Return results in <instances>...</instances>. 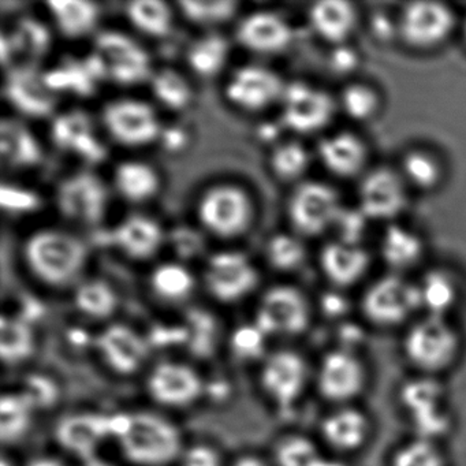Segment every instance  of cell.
<instances>
[{"label":"cell","mask_w":466,"mask_h":466,"mask_svg":"<svg viewBox=\"0 0 466 466\" xmlns=\"http://www.w3.org/2000/svg\"><path fill=\"white\" fill-rule=\"evenodd\" d=\"M148 387L155 400L165 405L178 406L198 397L201 381L189 367L165 362L155 368Z\"/></svg>","instance_id":"cell-20"},{"label":"cell","mask_w":466,"mask_h":466,"mask_svg":"<svg viewBox=\"0 0 466 466\" xmlns=\"http://www.w3.org/2000/svg\"><path fill=\"white\" fill-rule=\"evenodd\" d=\"M272 166L278 176L285 179H294L307 171L309 155L301 144H285L275 151Z\"/></svg>","instance_id":"cell-48"},{"label":"cell","mask_w":466,"mask_h":466,"mask_svg":"<svg viewBox=\"0 0 466 466\" xmlns=\"http://www.w3.org/2000/svg\"><path fill=\"white\" fill-rule=\"evenodd\" d=\"M119 439L125 455L141 465H163L181 449L177 428L155 414L130 416L129 427Z\"/></svg>","instance_id":"cell-3"},{"label":"cell","mask_w":466,"mask_h":466,"mask_svg":"<svg viewBox=\"0 0 466 466\" xmlns=\"http://www.w3.org/2000/svg\"><path fill=\"white\" fill-rule=\"evenodd\" d=\"M116 182L119 192L132 201L148 198L157 189V173L146 163H122L116 168Z\"/></svg>","instance_id":"cell-36"},{"label":"cell","mask_w":466,"mask_h":466,"mask_svg":"<svg viewBox=\"0 0 466 466\" xmlns=\"http://www.w3.org/2000/svg\"><path fill=\"white\" fill-rule=\"evenodd\" d=\"M310 24L316 34L329 45H348L359 25V12L354 5L343 0H323L313 5Z\"/></svg>","instance_id":"cell-23"},{"label":"cell","mask_w":466,"mask_h":466,"mask_svg":"<svg viewBox=\"0 0 466 466\" xmlns=\"http://www.w3.org/2000/svg\"><path fill=\"white\" fill-rule=\"evenodd\" d=\"M96 54L102 56L107 75L122 84L144 80L149 73V58L135 42L116 32H105L96 40Z\"/></svg>","instance_id":"cell-14"},{"label":"cell","mask_w":466,"mask_h":466,"mask_svg":"<svg viewBox=\"0 0 466 466\" xmlns=\"http://www.w3.org/2000/svg\"><path fill=\"white\" fill-rule=\"evenodd\" d=\"M46 86L51 91H62L69 89L78 95H91L95 89V80L96 78L89 72L86 65L78 64V62L67 61L58 69L43 75Z\"/></svg>","instance_id":"cell-40"},{"label":"cell","mask_w":466,"mask_h":466,"mask_svg":"<svg viewBox=\"0 0 466 466\" xmlns=\"http://www.w3.org/2000/svg\"><path fill=\"white\" fill-rule=\"evenodd\" d=\"M290 26L272 13H256L244 20L238 39L250 50L272 53L285 48L291 40Z\"/></svg>","instance_id":"cell-28"},{"label":"cell","mask_w":466,"mask_h":466,"mask_svg":"<svg viewBox=\"0 0 466 466\" xmlns=\"http://www.w3.org/2000/svg\"><path fill=\"white\" fill-rule=\"evenodd\" d=\"M319 157L324 167L338 178L350 179L367 173V144L360 136L338 132L327 136L319 144Z\"/></svg>","instance_id":"cell-16"},{"label":"cell","mask_w":466,"mask_h":466,"mask_svg":"<svg viewBox=\"0 0 466 466\" xmlns=\"http://www.w3.org/2000/svg\"><path fill=\"white\" fill-rule=\"evenodd\" d=\"M255 269L239 253H220L209 261L207 283L209 290L222 301H234L256 285Z\"/></svg>","instance_id":"cell-17"},{"label":"cell","mask_w":466,"mask_h":466,"mask_svg":"<svg viewBox=\"0 0 466 466\" xmlns=\"http://www.w3.org/2000/svg\"><path fill=\"white\" fill-rule=\"evenodd\" d=\"M174 241H176L177 249H178V252L181 253L184 258H187V256L196 253V250L198 249V244H200L198 237L189 230L178 231Z\"/></svg>","instance_id":"cell-57"},{"label":"cell","mask_w":466,"mask_h":466,"mask_svg":"<svg viewBox=\"0 0 466 466\" xmlns=\"http://www.w3.org/2000/svg\"><path fill=\"white\" fill-rule=\"evenodd\" d=\"M268 258L272 266L277 268H297L304 261L305 248L302 242L294 237L280 234L269 241Z\"/></svg>","instance_id":"cell-49"},{"label":"cell","mask_w":466,"mask_h":466,"mask_svg":"<svg viewBox=\"0 0 466 466\" xmlns=\"http://www.w3.org/2000/svg\"><path fill=\"white\" fill-rule=\"evenodd\" d=\"M0 206L6 211L25 212L32 211L39 206V198L29 190L2 185L0 187Z\"/></svg>","instance_id":"cell-52"},{"label":"cell","mask_w":466,"mask_h":466,"mask_svg":"<svg viewBox=\"0 0 466 466\" xmlns=\"http://www.w3.org/2000/svg\"><path fill=\"white\" fill-rule=\"evenodd\" d=\"M32 466H64L58 461L54 460H40L37 462H35Z\"/></svg>","instance_id":"cell-60"},{"label":"cell","mask_w":466,"mask_h":466,"mask_svg":"<svg viewBox=\"0 0 466 466\" xmlns=\"http://www.w3.org/2000/svg\"><path fill=\"white\" fill-rule=\"evenodd\" d=\"M113 241L132 258H146L159 248L162 230L148 218L133 217L116 228Z\"/></svg>","instance_id":"cell-32"},{"label":"cell","mask_w":466,"mask_h":466,"mask_svg":"<svg viewBox=\"0 0 466 466\" xmlns=\"http://www.w3.org/2000/svg\"><path fill=\"white\" fill-rule=\"evenodd\" d=\"M400 397L419 428L420 438L432 441L431 436L439 435L449 427L450 417L443 409V389L436 381L430 379L409 381Z\"/></svg>","instance_id":"cell-13"},{"label":"cell","mask_w":466,"mask_h":466,"mask_svg":"<svg viewBox=\"0 0 466 466\" xmlns=\"http://www.w3.org/2000/svg\"><path fill=\"white\" fill-rule=\"evenodd\" d=\"M416 288L420 309H424L428 316L447 318L460 297V288L454 275L443 268L425 272L416 283Z\"/></svg>","instance_id":"cell-30"},{"label":"cell","mask_w":466,"mask_h":466,"mask_svg":"<svg viewBox=\"0 0 466 466\" xmlns=\"http://www.w3.org/2000/svg\"><path fill=\"white\" fill-rule=\"evenodd\" d=\"M76 305L81 312L92 318H106L116 309V297L105 282L92 280L78 289Z\"/></svg>","instance_id":"cell-42"},{"label":"cell","mask_w":466,"mask_h":466,"mask_svg":"<svg viewBox=\"0 0 466 466\" xmlns=\"http://www.w3.org/2000/svg\"><path fill=\"white\" fill-rule=\"evenodd\" d=\"M51 132L56 146L72 149L86 159L96 162L105 157V148L95 138L89 119L80 111L58 116Z\"/></svg>","instance_id":"cell-29"},{"label":"cell","mask_w":466,"mask_h":466,"mask_svg":"<svg viewBox=\"0 0 466 466\" xmlns=\"http://www.w3.org/2000/svg\"><path fill=\"white\" fill-rule=\"evenodd\" d=\"M0 154L13 166L36 165L42 157L39 144L20 122L5 119L0 127Z\"/></svg>","instance_id":"cell-33"},{"label":"cell","mask_w":466,"mask_h":466,"mask_svg":"<svg viewBox=\"0 0 466 466\" xmlns=\"http://www.w3.org/2000/svg\"><path fill=\"white\" fill-rule=\"evenodd\" d=\"M359 54L348 45L337 46L331 56L332 69L338 73H350L359 65Z\"/></svg>","instance_id":"cell-55"},{"label":"cell","mask_w":466,"mask_h":466,"mask_svg":"<svg viewBox=\"0 0 466 466\" xmlns=\"http://www.w3.org/2000/svg\"><path fill=\"white\" fill-rule=\"evenodd\" d=\"M105 185L94 174L83 173L62 182L56 193L59 211L70 219L97 223L105 215Z\"/></svg>","instance_id":"cell-12"},{"label":"cell","mask_w":466,"mask_h":466,"mask_svg":"<svg viewBox=\"0 0 466 466\" xmlns=\"http://www.w3.org/2000/svg\"><path fill=\"white\" fill-rule=\"evenodd\" d=\"M398 36L414 50H432L443 45L455 28V15L438 2L406 5L397 18Z\"/></svg>","instance_id":"cell-5"},{"label":"cell","mask_w":466,"mask_h":466,"mask_svg":"<svg viewBox=\"0 0 466 466\" xmlns=\"http://www.w3.org/2000/svg\"><path fill=\"white\" fill-rule=\"evenodd\" d=\"M179 6L196 23H219L234 15L237 4L233 0H182Z\"/></svg>","instance_id":"cell-47"},{"label":"cell","mask_w":466,"mask_h":466,"mask_svg":"<svg viewBox=\"0 0 466 466\" xmlns=\"http://www.w3.org/2000/svg\"><path fill=\"white\" fill-rule=\"evenodd\" d=\"M280 466H321L318 450L307 439L293 438L280 446L278 451Z\"/></svg>","instance_id":"cell-50"},{"label":"cell","mask_w":466,"mask_h":466,"mask_svg":"<svg viewBox=\"0 0 466 466\" xmlns=\"http://www.w3.org/2000/svg\"><path fill=\"white\" fill-rule=\"evenodd\" d=\"M263 334L258 327H242L233 337V346L237 353L245 357L258 356L263 350Z\"/></svg>","instance_id":"cell-53"},{"label":"cell","mask_w":466,"mask_h":466,"mask_svg":"<svg viewBox=\"0 0 466 466\" xmlns=\"http://www.w3.org/2000/svg\"><path fill=\"white\" fill-rule=\"evenodd\" d=\"M357 198V207L368 219L394 223L408 206L409 187L400 171L376 167L361 177Z\"/></svg>","instance_id":"cell-6"},{"label":"cell","mask_w":466,"mask_h":466,"mask_svg":"<svg viewBox=\"0 0 466 466\" xmlns=\"http://www.w3.org/2000/svg\"><path fill=\"white\" fill-rule=\"evenodd\" d=\"M34 406H48L56 400V389L53 381L42 376H32L24 392Z\"/></svg>","instance_id":"cell-54"},{"label":"cell","mask_w":466,"mask_h":466,"mask_svg":"<svg viewBox=\"0 0 466 466\" xmlns=\"http://www.w3.org/2000/svg\"><path fill=\"white\" fill-rule=\"evenodd\" d=\"M113 433V417L99 414H77L67 417L59 424L56 436L65 449L91 458L100 441Z\"/></svg>","instance_id":"cell-24"},{"label":"cell","mask_w":466,"mask_h":466,"mask_svg":"<svg viewBox=\"0 0 466 466\" xmlns=\"http://www.w3.org/2000/svg\"><path fill=\"white\" fill-rule=\"evenodd\" d=\"M34 408L25 394H5L0 400V436L4 441L20 438L31 421Z\"/></svg>","instance_id":"cell-39"},{"label":"cell","mask_w":466,"mask_h":466,"mask_svg":"<svg viewBox=\"0 0 466 466\" xmlns=\"http://www.w3.org/2000/svg\"><path fill=\"white\" fill-rule=\"evenodd\" d=\"M127 15L141 31L165 36L171 26V10L160 0H135L127 5Z\"/></svg>","instance_id":"cell-37"},{"label":"cell","mask_w":466,"mask_h":466,"mask_svg":"<svg viewBox=\"0 0 466 466\" xmlns=\"http://www.w3.org/2000/svg\"><path fill=\"white\" fill-rule=\"evenodd\" d=\"M89 466H105L103 465V463H100V462H92L91 465Z\"/></svg>","instance_id":"cell-62"},{"label":"cell","mask_w":466,"mask_h":466,"mask_svg":"<svg viewBox=\"0 0 466 466\" xmlns=\"http://www.w3.org/2000/svg\"><path fill=\"white\" fill-rule=\"evenodd\" d=\"M166 146L170 149H177L184 144L185 136L181 130L171 129L167 130L165 135Z\"/></svg>","instance_id":"cell-58"},{"label":"cell","mask_w":466,"mask_h":466,"mask_svg":"<svg viewBox=\"0 0 466 466\" xmlns=\"http://www.w3.org/2000/svg\"><path fill=\"white\" fill-rule=\"evenodd\" d=\"M345 206L337 190L323 182L299 185L290 201L294 228L305 236H320L335 228Z\"/></svg>","instance_id":"cell-7"},{"label":"cell","mask_w":466,"mask_h":466,"mask_svg":"<svg viewBox=\"0 0 466 466\" xmlns=\"http://www.w3.org/2000/svg\"><path fill=\"white\" fill-rule=\"evenodd\" d=\"M380 255L384 263L398 272L408 271L421 261L425 242L414 228L400 223H390L380 239Z\"/></svg>","instance_id":"cell-27"},{"label":"cell","mask_w":466,"mask_h":466,"mask_svg":"<svg viewBox=\"0 0 466 466\" xmlns=\"http://www.w3.org/2000/svg\"><path fill=\"white\" fill-rule=\"evenodd\" d=\"M367 383V370L361 360L346 349L329 351L321 360L318 372L320 394L340 406L356 400Z\"/></svg>","instance_id":"cell-8"},{"label":"cell","mask_w":466,"mask_h":466,"mask_svg":"<svg viewBox=\"0 0 466 466\" xmlns=\"http://www.w3.org/2000/svg\"><path fill=\"white\" fill-rule=\"evenodd\" d=\"M226 54L228 43L222 37H207L193 46L189 53V62L193 69L200 75H214L222 67Z\"/></svg>","instance_id":"cell-44"},{"label":"cell","mask_w":466,"mask_h":466,"mask_svg":"<svg viewBox=\"0 0 466 466\" xmlns=\"http://www.w3.org/2000/svg\"><path fill=\"white\" fill-rule=\"evenodd\" d=\"M400 176L405 179L409 189H435L444 178V166L435 152L425 148H414L406 152L400 160Z\"/></svg>","instance_id":"cell-31"},{"label":"cell","mask_w":466,"mask_h":466,"mask_svg":"<svg viewBox=\"0 0 466 466\" xmlns=\"http://www.w3.org/2000/svg\"><path fill=\"white\" fill-rule=\"evenodd\" d=\"M338 107L353 121L368 122L380 111L381 97L370 84L351 83L340 92Z\"/></svg>","instance_id":"cell-35"},{"label":"cell","mask_w":466,"mask_h":466,"mask_svg":"<svg viewBox=\"0 0 466 466\" xmlns=\"http://www.w3.org/2000/svg\"><path fill=\"white\" fill-rule=\"evenodd\" d=\"M51 12L66 36H81L94 28L97 6L86 0H51Z\"/></svg>","instance_id":"cell-34"},{"label":"cell","mask_w":466,"mask_h":466,"mask_svg":"<svg viewBox=\"0 0 466 466\" xmlns=\"http://www.w3.org/2000/svg\"><path fill=\"white\" fill-rule=\"evenodd\" d=\"M25 256L37 277L53 285H62L83 268L86 250L80 239L69 234L42 231L29 238Z\"/></svg>","instance_id":"cell-2"},{"label":"cell","mask_w":466,"mask_h":466,"mask_svg":"<svg viewBox=\"0 0 466 466\" xmlns=\"http://www.w3.org/2000/svg\"><path fill=\"white\" fill-rule=\"evenodd\" d=\"M7 40H9L12 53L15 51L23 56L37 58L47 50L50 45V34L40 21L35 18H23L18 21L15 32Z\"/></svg>","instance_id":"cell-41"},{"label":"cell","mask_w":466,"mask_h":466,"mask_svg":"<svg viewBox=\"0 0 466 466\" xmlns=\"http://www.w3.org/2000/svg\"><path fill=\"white\" fill-rule=\"evenodd\" d=\"M201 222L220 237H233L244 231L250 219V203L241 189L230 185L206 193L198 207Z\"/></svg>","instance_id":"cell-9"},{"label":"cell","mask_w":466,"mask_h":466,"mask_svg":"<svg viewBox=\"0 0 466 466\" xmlns=\"http://www.w3.org/2000/svg\"><path fill=\"white\" fill-rule=\"evenodd\" d=\"M361 309L375 326H400L420 309L416 283L409 282L400 274L379 278L365 290Z\"/></svg>","instance_id":"cell-4"},{"label":"cell","mask_w":466,"mask_h":466,"mask_svg":"<svg viewBox=\"0 0 466 466\" xmlns=\"http://www.w3.org/2000/svg\"><path fill=\"white\" fill-rule=\"evenodd\" d=\"M34 350V335L24 321L2 319L0 326V356L7 364L23 361Z\"/></svg>","instance_id":"cell-38"},{"label":"cell","mask_w":466,"mask_h":466,"mask_svg":"<svg viewBox=\"0 0 466 466\" xmlns=\"http://www.w3.org/2000/svg\"><path fill=\"white\" fill-rule=\"evenodd\" d=\"M105 124L119 143L127 146L148 143L159 133V124L152 108L135 100H122L107 106Z\"/></svg>","instance_id":"cell-15"},{"label":"cell","mask_w":466,"mask_h":466,"mask_svg":"<svg viewBox=\"0 0 466 466\" xmlns=\"http://www.w3.org/2000/svg\"><path fill=\"white\" fill-rule=\"evenodd\" d=\"M338 103L323 89L291 84L285 91L286 125L299 133H315L329 127Z\"/></svg>","instance_id":"cell-10"},{"label":"cell","mask_w":466,"mask_h":466,"mask_svg":"<svg viewBox=\"0 0 466 466\" xmlns=\"http://www.w3.org/2000/svg\"><path fill=\"white\" fill-rule=\"evenodd\" d=\"M154 92L160 102L171 108H182L189 102V86L174 70H162L155 76Z\"/></svg>","instance_id":"cell-46"},{"label":"cell","mask_w":466,"mask_h":466,"mask_svg":"<svg viewBox=\"0 0 466 466\" xmlns=\"http://www.w3.org/2000/svg\"><path fill=\"white\" fill-rule=\"evenodd\" d=\"M152 285L160 296L181 299L192 290L193 278L184 267L166 264L154 272Z\"/></svg>","instance_id":"cell-45"},{"label":"cell","mask_w":466,"mask_h":466,"mask_svg":"<svg viewBox=\"0 0 466 466\" xmlns=\"http://www.w3.org/2000/svg\"><path fill=\"white\" fill-rule=\"evenodd\" d=\"M320 267L332 285L350 288L367 275L370 256L362 245L335 239L321 250Z\"/></svg>","instance_id":"cell-18"},{"label":"cell","mask_w":466,"mask_h":466,"mask_svg":"<svg viewBox=\"0 0 466 466\" xmlns=\"http://www.w3.org/2000/svg\"><path fill=\"white\" fill-rule=\"evenodd\" d=\"M97 346L108 364L122 373L135 372L147 356L144 340L132 329L121 324L103 331L97 338Z\"/></svg>","instance_id":"cell-26"},{"label":"cell","mask_w":466,"mask_h":466,"mask_svg":"<svg viewBox=\"0 0 466 466\" xmlns=\"http://www.w3.org/2000/svg\"><path fill=\"white\" fill-rule=\"evenodd\" d=\"M7 99L26 116H46L53 111L54 97L43 76L32 67H20L10 72L5 84Z\"/></svg>","instance_id":"cell-21"},{"label":"cell","mask_w":466,"mask_h":466,"mask_svg":"<svg viewBox=\"0 0 466 466\" xmlns=\"http://www.w3.org/2000/svg\"><path fill=\"white\" fill-rule=\"evenodd\" d=\"M236 466H264V463L256 460V458H244Z\"/></svg>","instance_id":"cell-59"},{"label":"cell","mask_w":466,"mask_h":466,"mask_svg":"<svg viewBox=\"0 0 466 466\" xmlns=\"http://www.w3.org/2000/svg\"><path fill=\"white\" fill-rule=\"evenodd\" d=\"M370 422L367 414L351 406H340L329 414L321 424L324 441L340 452L359 450L367 441Z\"/></svg>","instance_id":"cell-25"},{"label":"cell","mask_w":466,"mask_h":466,"mask_svg":"<svg viewBox=\"0 0 466 466\" xmlns=\"http://www.w3.org/2000/svg\"><path fill=\"white\" fill-rule=\"evenodd\" d=\"M390 466H446V460L432 441L419 438L400 447Z\"/></svg>","instance_id":"cell-43"},{"label":"cell","mask_w":466,"mask_h":466,"mask_svg":"<svg viewBox=\"0 0 466 466\" xmlns=\"http://www.w3.org/2000/svg\"><path fill=\"white\" fill-rule=\"evenodd\" d=\"M370 222L359 207L353 209L343 208L335 228H339L338 238L339 241L361 245L362 238L367 233V223Z\"/></svg>","instance_id":"cell-51"},{"label":"cell","mask_w":466,"mask_h":466,"mask_svg":"<svg viewBox=\"0 0 466 466\" xmlns=\"http://www.w3.org/2000/svg\"><path fill=\"white\" fill-rule=\"evenodd\" d=\"M185 466H220L219 457L209 447H193L185 458Z\"/></svg>","instance_id":"cell-56"},{"label":"cell","mask_w":466,"mask_h":466,"mask_svg":"<svg viewBox=\"0 0 466 466\" xmlns=\"http://www.w3.org/2000/svg\"><path fill=\"white\" fill-rule=\"evenodd\" d=\"M282 92V83L275 73L253 66L238 70L228 86V99L249 110L266 107Z\"/></svg>","instance_id":"cell-22"},{"label":"cell","mask_w":466,"mask_h":466,"mask_svg":"<svg viewBox=\"0 0 466 466\" xmlns=\"http://www.w3.org/2000/svg\"><path fill=\"white\" fill-rule=\"evenodd\" d=\"M462 35H463V39H465V42H466V15H465V18H463V23H462Z\"/></svg>","instance_id":"cell-61"},{"label":"cell","mask_w":466,"mask_h":466,"mask_svg":"<svg viewBox=\"0 0 466 466\" xmlns=\"http://www.w3.org/2000/svg\"><path fill=\"white\" fill-rule=\"evenodd\" d=\"M267 391L282 406H289L299 397L307 383V365L293 351H279L267 361L263 370Z\"/></svg>","instance_id":"cell-19"},{"label":"cell","mask_w":466,"mask_h":466,"mask_svg":"<svg viewBox=\"0 0 466 466\" xmlns=\"http://www.w3.org/2000/svg\"><path fill=\"white\" fill-rule=\"evenodd\" d=\"M460 350V334L446 318L427 315L416 321L403 338L406 359L427 375L449 370Z\"/></svg>","instance_id":"cell-1"},{"label":"cell","mask_w":466,"mask_h":466,"mask_svg":"<svg viewBox=\"0 0 466 466\" xmlns=\"http://www.w3.org/2000/svg\"><path fill=\"white\" fill-rule=\"evenodd\" d=\"M309 324V307L307 299L293 288H275L261 302L258 327L261 331L297 335Z\"/></svg>","instance_id":"cell-11"}]
</instances>
